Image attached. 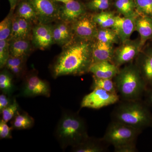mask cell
I'll use <instances>...</instances> for the list:
<instances>
[{
	"instance_id": "cell-8",
	"label": "cell",
	"mask_w": 152,
	"mask_h": 152,
	"mask_svg": "<svg viewBox=\"0 0 152 152\" xmlns=\"http://www.w3.org/2000/svg\"><path fill=\"white\" fill-rule=\"evenodd\" d=\"M37 13L38 23L51 24L58 20L61 6L56 0H28Z\"/></svg>"
},
{
	"instance_id": "cell-34",
	"label": "cell",
	"mask_w": 152,
	"mask_h": 152,
	"mask_svg": "<svg viewBox=\"0 0 152 152\" xmlns=\"http://www.w3.org/2000/svg\"><path fill=\"white\" fill-rule=\"evenodd\" d=\"M15 16L20 28L21 38L29 39L32 31V24L30 22L27 20L26 19L17 16L16 15Z\"/></svg>"
},
{
	"instance_id": "cell-35",
	"label": "cell",
	"mask_w": 152,
	"mask_h": 152,
	"mask_svg": "<svg viewBox=\"0 0 152 152\" xmlns=\"http://www.w3.org/2000/svg\"><path fill=\"white\" fill-rule=\"evenodd\" d=\"M14 130L12 126L10 127L7 122L2 119L0 121V139H10L12 137V131Z\"/></svg>"
},
{
	"instance_id": "cell-41",
	"label": "cell",
	"mask_w": 152,
	"mask_h": 152,
	"mask_svg": "<svg viewBox=\"0 0 152 152\" xmlns=\"http://www.w3.org/2000/svg\"><path fill=\"white\" fill-rule=\"evenodd\" d=\"M149 102L150 104L152 106V91L151 92L149 96Z\"/></svg>"
},
{
	"instance_id": "cell-14",
	"label": "cell",
	"mask_w": 152,
	"mask_h": 152,
	"mask_svg": "<svg viewBox=\"0 0 152 152\" xmlns=\"http://www.w3.org/2000/svg\"><path fill=\"white\" fill-rule=\"evenodd\" d=\"M136 64L146 84L152 85V47H148L138 56Z\"/></svg>"
},
{
	"instance_id": "cell-28",
	"label": "cell",
	"mask_w": 152,
	"mask_h": 152,
	"mask_svg": "<svg viewBox=\"0 0 152 152\" xmlns=\"http://www.w3.org/2000/svg\"><path fill=\"white\" fill-rule=\"evenodd\" d=\"M93 80L92 89L98 88L109 92L118 94L115 82L112 79L99 78L93 75Z\"/></svg>"
},
{
	"instance_id": "cell-10",
	"label": "cell",
	"mask_w": 152,
	"mask_h": 152,
	"mask_svg": "<svg viewBox=\"0 0 152 152\" xmlns=\"http://www.w3.org/2000/svg\"><path fill=\"white\" fill-rule=\"evenodd\" d=\"M74 35L77 37L94 41L98 30L97 25L93 18V15L85 14L71 23Z\"/></svg>"
},
{
	"instance_id": "cell-38",
	"label": "cell",
	"mask_w": 152,
	"mask_h": 152,
	"mask_svg": "<svg viewBox=\"0 0 152 152\" xmlns=\"http://www.w3.org/2000/svg\"><path fill=\"white\" fill-rule=\"evenodd\" d=\"M15 98L4 93L0 95V113L13 102Z\"/></svg>"
},
{
	"instance_id": "cell-32",
	"label": "cell",
	"mask_w": 152,
	"mask_h": 152,
	"mask_svg": "<svg viewBox=\"0 0 152 152\" xmlns=\"http://www.w3.org/2000/svg\"><path fill=\"white\" fill-rule=\"evenodd\" d=\"M10 56L9 40H0V68L4 69Z\"/></svg>"
},
{
	"instance_id": "cell-39",
	"label": "cell",
	"mask_w": 152,
	"mask_h": 152,
	"mask_svg": "<svg viewBox=\"0 0 152 152\" xmlns=\"http://www.w3.org/2000/svg\"><path fill=\"white\" fill-rule=\"evenodd\" d=\"M20 0H8L10 3L11 12H13L16 8L17 5Z\"/></svg>"
},
{
	"instance_id": "cell-20",
	"label": "cell",
	"mask_w": 152,
	"mask_h": 152,
	"mask_svg": "<svg viewBox=\"0 0 152 152\" xmlns=\"http://www.w3.org/2000/svg\"><path fill=\"white\" fill-rule=\"evenodd\" d=\"M10 55L12 56L27 58L31 50L29 39L18 38L9 40Z\"/></svg>"
},
{
	"instance_id": "cell-19",
	"label": "cell",
	"mask_w": 152,
	"mask_h": 152,
	"mask_svg": "<svg viewBox=\"0 0 152 152\" xmlns=\"http://www.w3.org/2000/svg\"><path fill=\"white\" fill-rule=\"evenodd\" d=\"M136 31L140 34L142 47L152 38V18L138 15L136 20Z\"/></svg>"
},
{
	"instance_id": "cell-11",
	"label": "cell",
	"mask_w": 152,
	"mask_h": 152,
	"mask_svg": "<svg viewBox=\"0 0 152 152\" xmlns=\"http://www.w3.org/2000/svg\"><path fill=\"white\" fill-rule=\"evenodd\" d=\"M32 44L41 50L49 48L54 42L53 25L51 24L38 23L33 28Z\"/></svg>"
},
{
	"instance_id": "cell-15",
	"label": "cell",
	"mask_w": 152,
	"mask_h": 152,
	"mask_svg": "<svg viewBox=\"0 0 152 152\" xmlns=\"http://www.w3.org/2000/svg\"><path fill=\"white\" fill-rule=\"evenodd\" d=\"M54 42L64 47L70 42L75 37L71 23L59 20L53 26Z\"/></svg>"
},
{
	"instance_id": "cell-23",
	"label": "cell",
	"mask_w": 152,
	"mask_h": 152,
	"mask_svg": "<svg viewBox=\"0 0 152 152\" xmlns=\"http://www.w3.org/2000/svg\"><path fill=\"white\" fill-rule=\"evenodd\" d=\"M14 130H25L31 129L34 125V120L26 112L18 111L11 122Z\"/></svg>"
},
{
	"instance_id": "cell-33",
	"label": "cell",
	"mask_w": 152,
	"mask_h": 152,
	"mask_svg": "<svg viewBox=\"0 0 152 152\" xmlns=\"http://www.w3.org/2000/svg\"><path fill=\"white\" fill-rule=\"evenodd\" d=\"M110 0H91L86 4L87 8L94 11H104L110 7Z\"/></svg>"
},
{
	"instance_id": "cell-13",
	"label": "cell",
	"mask_w": 152,
	"mask_h": 152,
	"mask_svg": "<svg viewBox=\"0 0 152 152\" xmlns=\"http://www.w3.org/2000/svg\"><path fill=\"white\" fill-rule=\"evenodd\" d=\"M86 5L76 0L64 4L60 9L58 20L72 23L87 13Z\"/></svg>"
},
{
	"instance_id": "cell-5",
	"label": "cell",
	"mask_w": 152,
	"mask_h": 152,
	"mask_svg": "<svg viewBox=\"0 0 152 152\" xmlns=\"http://www.w3.org/2000/svg\"><path fill=\"white\" fill-rule=\"evenodd\" d=\"M141 131L128 125L112 121L109 124L103 140L108 145L114 148L125 144L136 142Z\"/></svg>"
},
{
	"instance_id": "cell-6",
	"label": "cell",
	"mask_w": 152,
	"mask_h": 152,
	"mask_svg": "<svg viewBox=\"0 0 152 152\" xmlns=\"http://www.w3.org/2000/svg\"><path fill=\"white\" fill-rule=\"evenodd\" d=\"M51 88L46 81L42 80L36 73H31L25 77L20 92V95L25 97H34L50 96Z\"/></svg>"
},
{
	"instance_id": "cell-40",
	"label": "cell",
	"mask_w": 152,
	"mask_h": 152,
	"mask_svg": "<svg viewBox=\"0 0 152 152\" xmlns=\"http://www.w3.org/2000/svg\"><path fill=\"white\" fill-rule=\"evenodd\" d=\"M58 2H61L64 3V4H66V3L69 2L72 0H56Z\"/></svg>"
},
{
	"instance_id": "cell-9",
	"label": "cell",
	"mask_w": 152,
	"mask_h": 152,
	"mask_svg": "<svg viewBox=\"0 0 152 152\" xmlns=\"http://www.w3.org/2000/svg\"><path fill=\"white\" fill-rule=\"evenodd\" d=\"M115 49L112 62L119 67L138 57L142 48L140 39H129Z\"/></svg>"
},
{
	"instance_id": "cell-25",
	"label": "cell",
	"mask_w": 152,
	"mask_h": 152,
	"mask_svg": "<svg viewBox=\"0 0 152 152\" xmlns=\"http://www.w3.org/2000/svg\"><path fill=\"white\" fill-rule=\"evenodd\" d=\"M116 16L112 12L101 11L93 15L96 23L100 28H112L115 21Z\"/></svg>"
},
{
	"instance_id": "cell-24",
	"label": "cell",
	"mask_w": 152,
	"mask_h": 152,
	"mask_svg": "<svg viewBox=\"0 0 152 152\" xmlns=\"http://www.w3.org/2000/svg\"><path fill=\"white\" fill-rule=\"evenodd\" d=\"M13 75L7 69H4L0 74V90L2 93L12 96L15 91Z\"/></svg>"
},
{
	"instance_id": "cell-27",
	"label": "cell",
	"mask_w": 152,
	"mask_h": 152,
	"mask_svg": "<svg viewBox=\"0 0 152 152\" xmlns=\"http://www.w3.org/2000/svg\"><path fill=\"white\" fill-rule=\"evenodd\" d=\"M115 6L118 12L124 16H130L137 13L134 0H116Z\"/></svg>"
},
{
	"instance_id": "cell-3",
	"label": "cell",
	"mask_w": 152,
	"mask_h": 152,
	"mask_svg": "<svg viewBox=\"0 0 152 152\" xmlns=\"http://www.w3.org/2000/svg\"><path fill=\"white\" fill-rule=\"evenodd\" d=\"M114 79L117 93L123 101L140 100L146 84L137 65L126 66Z\"/></svg>"
},
{
	"instance_id": "cell-21",
	"label": "cell",
	"mask_w": 152,
	"mask_h": 152,
	"mask_svg": "<svg viewBox=\"0 0 152 152\" xmlns=\"http://www.w3.org/2000/svg\"><path fill=\"white\" fill-rule=\"evenodd\" d=\"M16 15L28 21L31 23H39L35 10L28 0H20L17 5Z\"/></svg>"
},
{
	"instance_id": "cell-7",
	"label": "cell",
	"mask_w": 152,
	"mask_h": 152,
	"mask_svg": "<svg viewBox=\"0 0 152 152\" xmlns=\"http://www.w3.org/2000/svg\"><path fill=\"white\" fill-rule=\"evenodd\" d=\"M120 98L116 93L109 92L102 89L95 88L83 98L81 107L99 109L116 103Z\"/></svg>"
},
{
	"instance_id": "cell-29",
	"label": "cell",
	"mask_w": 152,
	"mask_h": 152,
	"mask_svg": "<svg viewBox=\"0 0 152 152\" xmlns=\"http://www.w3.org/2000/svg\"><path fill=\"white\" fill-rule=\"evenodd\" d=\"M12 24V16L8 15L0 23V40H9Z\"/></svg>"
},
{
	"instance_id": "cell-12",
	"label": "cell",
	"mask_w": 152,
	"mask_h": 152,
	"mask_svg": "<svg viewBox=\"0 0 152 152\" xmlns=\"http://www.w3.org/2000/svg\"><path fill=\"white\" fill-rule=\"evenodd\" d=\"M138 15L137 12L130 16H116L112 28L116 32L121 43L130 39L132 34L136 31V20Z\"/></svg>"
},
{
	"instance_id": "cell-37",
	"label": "cell",
	"mask_w": 152,
	"mask_h": 152,
	"mask_svg": "<svg viewBox=\"0 0 152 152\" xmlns=\"http://www.w3.org/2000/svg\"><path fill=\"white\" fill-rule=\"evenodd\" d=\"M137 149L136 145V142L125 144L121 146L114 148L115 152H137Z\"/></svg>"
},
{
	"instance_id": "cell-16",
	"label": "cell",
	"mask_w": 152,
	"mask_h": 152,
	"mask_svg": "<svg viewBox=\"0 0 152 152\" xmlns=\"http://www.w3.org/2000/svg\"><path fill=\"white\" fill-rule=\"evenodd\" d=\"M120 70L119 67L111 62L104 61L93 63L89 72L96 77L113 79L118 75Z\"/></svg>"
},
{
	"instance_id": "cell-30",
	"label": "cell",
	"mask_w": 152,
	"mask_h": 152,
	"mask_svg": "<svg viewBox=\"0 0 152 152\" xmlns=\"http://www.w3.org/2000/svg\"><path fill=\"white\" fill-rule=\"evenodd\" d=\"M139 15L152 18V0H134Z\"/></svg>"
},
{
	"instance_id": "cell-17",
	"label": "cell",
	"mask_w": 152,
	"mask_h": 152,
	"mask_svg": "<svg viewBox=\"0 0 152 152\" xmlns=\"http://www.w3.org/2000/svg\"><path fill=\"white\" fill-rule=\"evenodd\" d=\"M113 44L106 43L97 40L93 41L92 56L93 63L98 62H111L115 49Z\"/></svg>"
},
{
	"instance_id": "cell-18",
	"label": "cell",
	"mask_w": 152,
	"mask_h": 152,
	"mask_svg": "<svg viewBox=\"0 0 152 152\" xmlns=\"http://www.w3.org/2000/svg\"><path fill=\"white\" fill-rule=\"evenodd\" d=\"M107 145L102 138L96 139L88 137L77 145L72 147V152H104L107 151Z\"/></svg>"
},
{
	"instance_id": "cell-36",
	"label": "cell",
	"mask_w": 152,
	"mask_h": 152,
	"mask_svg": "<svg viewBox=\"0 0 152 152\" xmlns=\"http://www.w3.org/2000/svg\"><path fill=\"white\" fill-rule=\"evenodd\" d=\"M18 38H21V32L16 16L15 15L12 16V32L9 40Z\"/></svg>"
},
{
	"instance_id": "cell-4",
	"label": "cell",
	"mask_w": 152,
	"mask_h": 152,
	"mask_svg": "<svg viewBox=\"0 0 152 152\" xmlns=\"http://www.w3.org/2000/svg\"><path fill=\"white\" fill-rule=\"evenodd\" d=\"M112 117V121L141 131L151 122L148 111L140 100L123 101L114 109Z\"/></svg>"
},
{
	"instance_id": "cell-22",
	"label": "cell",
	"mask_w": 152,
	"mask_h": 152,
	"mask_svg": "<svg viewBox=\"0 0 152 152\" xmlns=\"http://www.w3.org/2000/svg\"><path fill=\"white\" fill-rule=\"evenodd\" d=\"M26 59L10 56L4 68L17 78H21L25 75Z\"/></svg>"
},
{
	"instance_id": "cell-1",
	"label": "cell",
	"mask_w": 152,
	"mask_h": 152,
	"mask_svg": "<svg viewBox=\"0 0 152 152\" xmlns=\"http://www.w3.org/2000/svg\"><path fill=\"white\" fill-rule=\"evenodd\" d=\"M94 41L75 37L64 46L52 66L54 78L65 75L81 76L89 72L93 63Z\"/></svg>"
},
{
	"instance_id": "cell-2",
	"label": "cell",
	"mask_w": 152,
	"mask_h": 152,
	"mask_svg": "<svg viewBox=\"0 0 152 152\" xmlns=\"http://www.w3.org/2000/svg\"><path fill=\"white\" fill-rule=\"evenodd\" d=\"M55 137L62 149L77 145L89 137L86 124L78 114L64 110L56 127Z\"/></svg>"
},
{
	"instance_id": "cell-26",
	"label": "cell",
	"mask_w": 152,
	"mask_h": 152,
	"mask_svg": "<svg viewBox=\"0 0 152 152\" xmlns=\"http://www.w3.org/2000/svg\"><path fill=\"white\" fill-rule=\"evenodd\" d=\"M95 39L99 42L113 45L120 42L116 32L112 28H99Z\"/></svg>"
},
{
	"instance_id": "cell-31",
	"label": "cell",
	"mask_w": 152,
	"mask_h": 152,
	"mask_svg": "<svg viewBox=\"0 0 152 152\" xmlns=\"http://www.w3.org/2000/svg\"><path fill=\"white\" fill-rule=\"evenodd\" d=\"M19 110V105L16 99H14L13 102L11 104L7 107L1 112L2 114V119L6 122L12 121L15 115L17 112Z\"/></svg>"
}]
</instances>
